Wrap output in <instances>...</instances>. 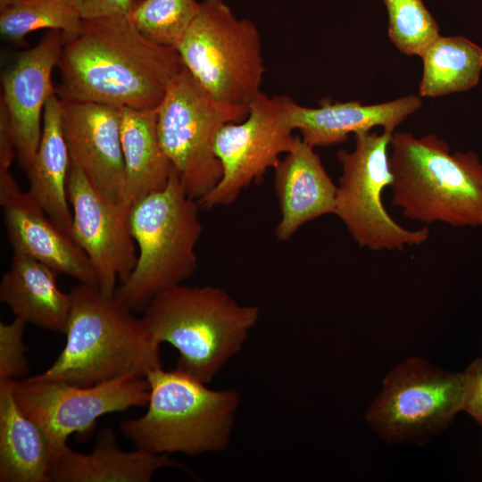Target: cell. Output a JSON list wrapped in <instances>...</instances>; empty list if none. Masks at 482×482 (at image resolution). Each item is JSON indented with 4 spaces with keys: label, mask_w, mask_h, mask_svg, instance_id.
I'll list each match as a JSON object with an SVG mask.
<instances>
[{
    "label": "cell",
    "mask_w": 482,
    "mask_h": 482,
    "mask_svg": "<svg viewBox=\"0 0 482 482\" xmlns=\"http://www.w3.org/2000/svg\"><path fill=\"white\" fill-rule=\"evenodd\" d=\"M62 119L71 161L99 192L120 204L125 182L120 107L62 102Z\"/></svg>",
    "instance_id": "9a60e30c"
},
{
    "label": "cell",
    "mask_w": 482,
    "mask_h": 482,
    "mask_svg": "<svg viewBox=\"0 0 482 482\" xmlns=\"http://www.w3.org/2000/svg\"><path fill=\"white\" fill-rule=\"evenodd\" d=\"M463 373L465 397L462 411L482 427V357L471 362Z\"/></svg>",
    "instance_id": "f546056e"
},
{
    "label": "cell",
    "mask_w": 482,
    "mask_h": 482,
    "mask_svg": "<svg viewBox=\"0 0 482 482\" xmlns=\"http://www.w3.org/2000/svg\"><path fill=\"white\" fill-rule=\"evenodd\" d=\"M162 148L187 194L198 200L220 181L222 168L213 152L218 130L243 120L248 105L214 99L183 66L156 108Z\"/></svg>",
    "instance_id": "ba28073f"
},
{
    "label": "cell",
    "mask_w": 482,
    "mask_h": 482,
    "mask_svg": "<svg viewBox=\"0 0 482 482\" xmlns=\"http://www.w3.org/2000/svg\"><path fill=\"white\" fill-rule=\"evenodd\" d=\"M393 132L357 133L353 150L337 154L342 174L334 214L361 247L373 251L420 245L429 237L428 228L411 230L398 224L383 204L382 193L393 179L388 154Z\"/></svg>",
    "instance_id": "9c48e42d"
},
{
    "label": "cell",
    "mask_w": 482,
    "mask_h": 482,
    "mask_svg": "<svg viewBox=\"0 0 482 482\" xmlns=\"http://www.w3.org/2000/svg\"><path fill=\"white\" fill-rule=\"evenodd\" d=\"M422 106L420 96L411 95L393 101L365 105L359 101L322 103L311 108L287 101L289 122L312 147L345 141L350 134L370 131L375 127L395 128Z\"/></svg>",
    "instance_id": "ac0fdd59"
},
{
    "label": "cell",
    "mask_w": 482,
    "mask_h": 482,
    "mask_svg": "<svg viewBox=\"0 0 482 482\" xmlns=\"http://www.w3.org/2000/svg\"><path fill=\"white\" fill-rule=\"evenodd\" d=\"M67 196L72 212L70 235L88 257L101 292L112 297L117 281H125L137 261L129 211L99 192L71 161Z\"/></svg>",
    "instance_id": "4fadbf2b"
},
{
    "label": "cell",
    "mask_w": 482,
    "mask_h": 482,
    "mask_svg": "<svg viewBox=\"0 0 482 482\" xmlns=\"http://www.w3.org/2000/svg\"><path fill=\"white\" fill-rule=\"evenodd\" d=\"M26 324L19 318L10 324L0 322V380L17 379L29 371L23 342Z\"/></svg>",
    "instance_id": "83f0119b"
},
{
    "label": "cell",
    "mask_w": 482,
    "mask_h": 482,
    "mask_svg": "<svg viewBox=\"0 0 482 482\" xmlns=\"http://www.w3.org/2000/svg\"><path fill=\"white\" fill-rule=\"evenodd\" d=\"M260 308L214 286L179 284L156 296L141 317L158 344L179 352L176 369L208 384L244 347Z\"/></svg>",
    "instance_id": "3957f363"
},
{
    "label": "cell",
    "mask_w": 482,
    "mask_h": 482,
    "mask_svg": "<svg viewBox=\"0 0 482 482\" xmlns=\"http://www.w3.org/2000/svg\"><path fill=\"white\" fill-rule=\"evenodd\" d=\"M67 41L62 31L48 30L35 46L20 53L1 76V103L8 115L17 162L25 171L38 148L45 105L55 94L52 73Z\"/></svg>",
    "instance_id": "5bb4252c"
},
{
    "label": "cell",
    "mask_w": 482,
    "mask_h": 482,
    "mask_svg": "<svg viewBox=\"0 0 482 482\" xmlns=\"http://www.w3.org/2000/svg\"><path fill=\"white\" fill-rule=\"evenodd\" d=\"M13 394L21 410L45 431L54 460L72 434H88L100 417L145 407L150 386L146 378L136 376L85 386L29 378L14 380Z\"/></svg>",
    "instance_id": "7c38bea8"
},
{
    "label": "cell",
    "mask_w": 482,
    "mask_h": 482,
    "mask_svg": "<svg viewBox=\"0 0 482 482\" xmlns=\"http://www.w3.org/2000/svg\"><path fill=\"white\" fill-rule=\"evenodd\" d=\"M389 165L391 202L405 218L453 227L482 223V162L478 154L451 153L435 134L394 131Z\"/></svg>",
    "instance_id": "277c9868"
},
{
    "label": "cell",
    "mask_w": 482,
    "mask_h": 482,
    "mask_svg": "<svg viewBox=\"0 0 482 482\" xmlns=\"http://www.w3.org/2000/svg\"><path fill=\"white\" fill-rule=\"evenodd\" d=\"M16 149L6 110L0 103V204L3 206L21 190L10 171Z\"/></svg>",
    "instance_id": "f1b7e54d"
},
{
    "label": "cell",
    "mask_w": 482,
    "mask_h": 482,
    "mask_svg": "<svg viewBox=\"0 0 482 482\" xmlns=\"http://www.w3.org/2000/svg\"><path fill=\"white\" fill-rule=\"evenodd\" d=\"M200 208L172 167L164 188L129 209L128 226L138 248L137 261L129 277L116 287L114 297L133 312H143L154 296L195 272V246L204 230Z\"/></svg>",
    "instance_id": "8992f818"
},
{
    "label": "cell",
    "mask_w": 482,
    "mask_h": 482,
    "mask_svg": "<svg viewBox=\"0 0 482 482\" xmlns=\"http://www.w3.org/2000/svg\"><path fill=\"white\" fill-rule=\"evenodd\" d=\"M288 98L261 92L248 104V113L243 120L228 122L218 130L213 152L220 162L222 176L197 200L201 208L233 204L245 188L293 149L297 137L293 135L288 119Z\"/></svg>",
    "instance_id": "8fae6325"
},
{
    "label": "cell",
    "mask_w": 482,
    "mask_h": 482,
    "mask_svg": "<svg viewBox=\"0 0 482 482\" xmlns=\"http://www.w3.org/2000/svg\"><path fill=\"white\" fill-rule=\"evenodd\" d=\"M82 20L129 15L138 0H72Z\"/></svg>",
    "instance_id": "4dcf8cb0"
},
{
    "label": "cell",
    "mask_w": 482,
    "mask_h": 482,
    "mask_svg": "<svg viewBox=\"0 0 482 482\" xmlns=\"http://www.w3.org/2000/svg\"><path fill=\"white\" fill-rule=\"evenodd\" d=\"M274 169L280 219L275 236L287 241L305 223L335 213L337 185L314 147L297 137L291 151Z\"/></svg>",
    "instance_id": "e0dca14e"
},
{
    "label": "cell",
    "mask_w": 482,
    "mask_h": 482,
    "mask_svg": "<svg viewBox=\"0 0 482 482\" xmlns=\"http://www.w3.org/2000/svg\"><path fill=\"white\" fill-rule=\"evenodd\" d=\"M182 67L175 48L146 38L129 15L82 20L63 46L55 94L62 102L155 109Z\"/></svg>",
    "instance_id": "6da1fadb"
},
{
    "label": "cell",
    "mask_w": 482,
    "mask_h": 482,
    "mask_svg": "<svg viewBox=\"0 0 482 482\" xmlns=\"http://www.w3.org/2000/svg\"><path fill=\"white\" fill-rule=\"evenodd\" d=\"M81 17L72 0H0V33L6 40L24 45L29 33L61 30L68 41L80 29Z\"/></svg>",
    "instance_id": "d4e9b609"
},
{
    "label": "cell",
    "mask_w": 482,
    "mask_h": 482,
    "mask_svg": "<svg viewBox=\"0 0 482 482\" xmlns=\"http://www.w3.org/2000/svg\"><path fill=\"white\" fill-rule=\"evenodd\" d=\"M420 57L423 62L420 96L437 97L462 92L478 83L482 48L464 37L440 35Z\"/></svg>",
    "instance_id": "cb8c5ba5"
},
{
    "label": "cell",
    "mask_w": 482,
    "mask_h": 482,
    "mask_svg": "<svg viewBox=\"0 0 482 482\" xmlns=\"http://www.w3.org/2000/svg\"><path fill=\"white\" fill-rule=\"evenodd\" d=\"M145 378L150 386L145 413L120 424L137 448L190 456L227 449L241 403L237 390L212 389L176 368H159Z\"/></svg>",
    "instance_id": "5b68a950"
},
{
    "label": "cell",
    "mask_w": 482,
    "mask_h": 482,
    "mask_svg": "<svg viewBox=\"0 0 482 482\" xmlns=\"http://www.w3.org/2000/svg\"><path fill=\"white\" fill-rule=\"evenodd\" d=\"M481 227H482V223H481Z\"/></svg>",
    "instance_id": "1f68e13d"
},
{
    "label": "cell",
    "mask_w": 482,
    "mask_h": 482,
    "mask_svg": "<svg viewBox=\"0 0 482 482\" xmlns=\"http://www.w3.org/2000/svg\"><path fill=\"white\" fill-rule=\"evenodd\" d=\"M57 274L44 263L13 252L0 283V300L26 323L65 333L71 306L70 293L59 289Z\"/></svg>",
    "instance_id": "ffe728a7"
},
{
    "label": "cell",
    "mask_w": 482,
    "mask_h": 482,
    "mask_svg": "<svg viewBox=\"0 0 482 482\" xmlns=\"http://www.w3.org/2000/svg\"><path fill=\"white\" fill-rule=\"evenodd\" d=\"M200 8L197 0H138L129 16L146 38L176 49Z\"/></svg>",
    "instance_id": "484cf974"
},
{
    "label": "cell",
    "mask_w": 482,
    "mask_h": 482,
    "mask_svg": "<svg viewBox=\"0 0 482 482\" xmlns=\"http://www.w3.org/2000/svg\"><path fill=\"white\" fill-rule=\"evenodd\" d=\"M388 36L403 54L420 56L440 36L439 26L422 0H384Z\"/></svg>",
    "instance_id": "4316f807"
},
{
    "label": "cell",
    "mask_w": 482,
    "mask_h": 482,
    "mask_svg": "<svg viewBox=\"0 0 482 482\" xmlns=\"http://www.w3.org/2000/svg\"><path fill=\"white\" fill-rule=\"evenodd\" d=\"M13 252L24 253L79 283L98 287L92 264L70 233L58 226L29 193L21 191L3 205Z\"/></svg>",
    "instance_id": "2e32d148"
},
{
    "label": "cell",
    "mask_w": 482,
    "mask_h": 482,
    "mask_svg": "<svg viewBox=\"0 0 482 482\" xmlns=\"http://www.w3.org/2000/svg\"><path fill=\"white\" fill-rule=\"evenodd\" d=\"M69 293L65 346L47 370L30 378L85 386L126 376L145 378L162 368L161 345L127 305L88 284Z\"/></svg>",
    "instance_id": "7a4b0ae2"
},
{
    "label": "cell",
    "mask_w": 482,
    "mask_h": 482,
    "mask_svg": "<svg viewBox=\"0 0 482 482\" xmlns=\"http://www.w3.org/2000/svg\"><path fill=\"white\" fill-rule=\"evenodd\" d=\"M176 50L183 66L217 101L248 104L264 75L256 25L237 18L224 0H204Z\"/></svg>",
    "instance_id": "52a82bcc"
},
{
    "label": "cell",
    "mask_w": 482,
    "mask_h": 482,
    "mask_svg": "<svg viewBox=\"0 0 482 482\" xmlns=\"http://www.w3.org/2000/svg\"><path fill=\"white\" fill-rule=\"evenodd\" d=\"M155 109L120 107V138L125 182L120 205L129 209L145 195L166 187L171 164L157 133Z\"/></svg>",
    "instance_id": "603a6c76"
},
{
    "label": "cell",
    "mask_w": 482,
    "mask_h": 482,
    "mask_svg": "<svg viewBox=\"0 0 482 482\" xmlns=\"http://www.w3.org/2000/svg\"><path fill=\"white\" fill-rule=\"evenodd\" d=\"M62 101L52 95L46 103L40 142L26 171L29 193L46 214L70 233L72 212L67 196L71 156L62 129Z\"/></svg>",
    "instance_id": "7402d4cb"
},
{
    "label": "cell",
    "mask_w": 482,
    "mask_h": 482,
    "mask_svg": "<svg viewBox=\"0 0 482 482\" xmlns=\"http://www.w3.org/2000/svg\"><path fill=\"white\" fill-rule=\"evenodd\" d=\"M14 380H0V482H49V440L19 407Z\"/></svg>",
    "instance_id": "44dd1931"
},
{
    "label": "cell",
    "mask_w": 482,
    "mask_h": 482,
    "mask_svg": "<svg viewBox=\"0 0 482 482\" xmlns=\"http://www.w3.org/2000/svg\"><path fill=\"white\" fill-rule=\"evenodd\" d=\"M180 466L169 454L137 448L126 452L116 443L114 431L103 428L89 453L67 445L53 461L49 482H149L161 469ZM181 467V466H180Z\"/></svg>",
    "instance_id": "d6986e66"
},
{
    "label": "cell",
    "mask_w": 482,
    "mask_h": 482,
    "mask_svg": "<svg viewBox=\"0 0 482 482\" xmlns=\"http://www.w3.org/2000/svg\"><path fill=\"white\" fill-rule=\"evenodd\" d=\"M463 372H448L411 357L385 378L367 420L388 442L420 440L445 428L462 411Z\"/></svg>",
    "instance_id": "30bf717a"
}]
</instances>
